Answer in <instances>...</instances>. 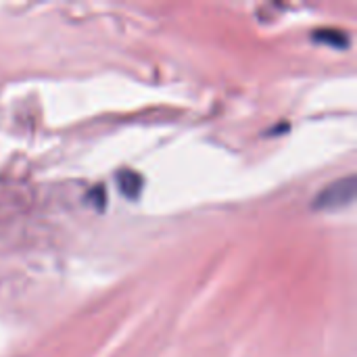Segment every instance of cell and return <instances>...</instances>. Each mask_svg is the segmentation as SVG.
I'll list each match as a JSON object with an SVG mask.
<instances>
[{
    "label": "cell",
    "mask_w": 357,
    "mask_h": 357,
    "mask_svg": "<svg viewBox=\"0 0 357 357\" xmlns=\"http://www.w3.org/2000/svg\"><path fill=\"white\" fill-rule=\"evenodd\" d=\"M117 182H119V190L128 197V199H136L142 190V178L140 174L132 172V169H123L117 174Z\"/></svg>",
    "instance_id": "7a4b0ae2"
},
{
    "label": "cell",
    "mask_w": 357,
    "mask_h": 357,
    "mask_svg": "<svg viewBox=\"0 0 357 357\" xmlns=\"http://www.w3.org/2000/svg\"><path fill=\"white\" fill-rule=\"evenodd\" d=\"M314 38L320 40V42L333 44V46H337V48H345V46L349 44L347 33H345V31H339V29H318V31L314 33Z\"/></svg>",
    "instance_id": "3957f363"
},
{
    "label": "cell",
    "mask_w": 357,
    "mask_h": 357,
    "mask_svg": "<svg viewBox=\"0 0 357 357\" xmlns=\"http://www.w3.org/2000/svg\"><path fill=\"white\" fill-rule=\"evenodd\" d=\"M356 199V178L347 176L343 180L333 182L331 186H326L314 201L316 209H324V211H333V209H341L351 205V201Z\"/></svg>",
    "instance_id": "6da1fadb"
}]
</instances>
